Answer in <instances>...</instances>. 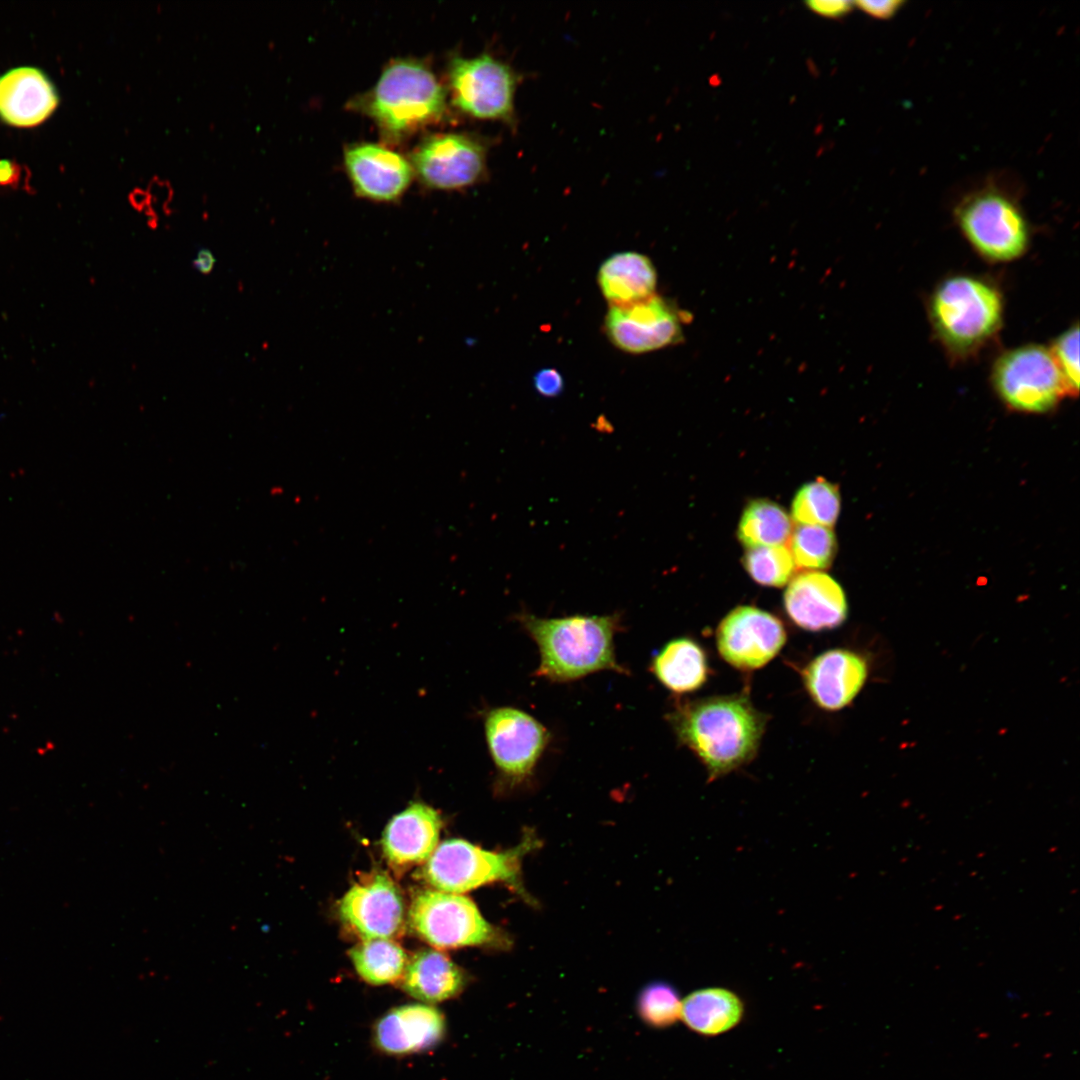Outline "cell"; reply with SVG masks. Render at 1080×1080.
Instances as JSON below:
<instances>
[{
	"label": "cell",
	"mask_w": 1080,
	"mask_h": 1080,
	"mask_svg": "<svg viewBox=\"0 0 1080 1080\" xmlns=\"http://www.w3.org/2000/svg\"><path fill=\"white\" fill-rule=\"evenodd\" d=\"M669 720L678 740L704 764L710 781L751 761L766 725V716L744 694L680 703Z\"/></svg>",
	"instance_id": "1"
},
{
	"label": "cell",
	"mask_w": 1080,
	"mask_h": 1080,
	"mask_svg": "<svg viewBox=\"0 0 1080 1080\" xmlns=\"http://www.w3.org/2000/svg\"><path fill=\"white\" fill-rule=\"evenodd\" d=\"M517 618L538 646V677L569 682L603 670L628 672L616 659L614 636L621 629V617L616 613L562 618L521 613Z\"/></svg>",
	"instance_id": "2"
},
{
	"label": "cell",
	"mask_w": 1080,
	"mask_h": 1080,
	"mask_svg": "<svg viewBox=\"0 0 1080 1080\" xmlns=\"http://www.w3.org/2000/svg\"><path fill=\"white\" fill-rule=\"evenodd\" d=\"M351 105L391 141L441 122L448 112L447 91L428 65L413 58L391 61L375 86Z\"/></svg>",
	"instance_id": "3"
},
{
	"label": "cell",
	"mask_w": 1080,
	"mask_h": 1080,
	"mask_svg": "<svg viewBox=\"0 0 1080 1080\" xmlns=\"http://www.w3.org/2000/svg\"><path fill=\"white\" fill-rule=\"evenodd\" d=\"M930 319L945 348L966 356L987 342L1000 328L1003 302L990 283L958 275L941 282L931 296Z\"/></svg>",
	"instance_id": "4"
},
{
	"label": "cell",
	"mask_w": 1080,
	"mask_h": 1080,
	"mask_svg": "<svg viewBox=\"0 0 1080 1080\" xmlns=\"http://www.w3.org/2000/svg\"><path fill=\"white\" fill-rule=\"evenodd\" d=\"M536 843L530 833L505 851L485 850L462 839L446 840L437 846L418 876L436 890L455 894L502 882L529 899L522 884L521 865Z\"/></svg>",
	"instance_id": "5"
},
{
	"label": "cell",
	"mask_w": 1080,
	"mask_h": 1080,
	"mask_svg": "<svg viewBox=\"0 0 1080 1080\" xmlns=\"http://www.w3.org/2000/svg\"><path fill=\"white\" fill-rule=\"evenodd\" d=\"M411 928L438 949L466 946L510 947L509 936L491 925L475 903L460 894L439 890L416 893L409 906Z\"/></svg>",
	"instance_id": "6"
},
{
	"label": "cell",
	"mask_w": 1080,
	"mask_h": 1080,
	"mask_svg": "<svg viewBox=\"0 0 1080 1080\" xmlns=\"http://www.w3.org/2000/svg\"><path fill=\"white\" fill-rule=\"evenodd\" d=\"M520 80L510 64L489 53L455 56L448 65V95L459 112L512 128L517 123L515 95Z\"/></svg>",
	"instance_id": "7"
},
{
	"label": "cell",
	"mask_w": 1080,
	"mask_h": 1080,
	"mask_svg": "<svg viewBox=\"0 0 1080 1080\" xmlns=\"http://www.w3.org/2000/svg\"><path fill=\"white\" fill-rule=\"evenodd\" d=\"M955 215L970 244L989 260L1016 259L1028 246L1029 229L1021 208L1007 192L996 187L968 195Z\"/></svg>",
	"instance_id": "8"
},
{
	"label": "cell",
	"mask_w": 1080,
	"mask_h": 1080,
	"mask_svg": "<svg viewBox=\"0 0 1080 1080\" xmlns=\"http://www.w3.org/2000/svg\"><path fill=\"white\" fill-rule=\"evenodd\" d=\"M992 378L1002 400L1025 412H1046L1067 395L1051 351L1039 345L1003 354L994 366Z\"/></svg>",
	"instance_id": "9"
},
{
	"label": "cell",
	"mask_w": 1080,
	"mask_h": 1080,
	"mask_svg": "<svg viewBox=\"0 0 1080 1080\" xmlns=\"http://www.w3.org/2000/svg\"><path fill=\"white\" fill-rule=\"evenodd\" d=\"M484 730L491 758L510 786L532 776L550 739L544 725L513 707L491 709L485 717Z\"/></svg>",
	"instance_id": "10"
},
{
	"label": "cell",
	"mask_w": 1080,
	"mask_h": 1080,
	"mask_svg": "<svg viewBox=\"0 0 1080 1080\" xmlns=\"http://www.w3.org/2000/svg\"><path fill=\"white\" fill-rule=\"evenodd\" d=\"M409 161L413 172L427 187L462 189L485 175L487 145L470 134L438 133L419 143Z\"/></svg>",
	"instance_id": "11"
},
{
	"label": "cell",
	"mask_w": 1080,
	"mask_h": 1080,
	"mask_svg": "<svg viewBox=\"0 0 1080 1080\" xmlns=\"http://www.w3.org/2000/svg\"><path fill=\"white\" fill-rule=\"evenodd\" d=\"M682 323L681 313L654 294L635 303L610 305L604 328L618 349L641 354L679 343Z\"/></svg>",
	"instance_id": "12"
},
{
	"label": "cell",
	"mask_w": 1080,
	"mask_h": 1080,
	"mask_svg": "<svg viewBox=\"0 0 1080 1080\" xmlns=\"http://www.w3.org/2000/svg\"><path fill=\"white\" fill-rule=\"evenodd\" d=\"M786 638V630L777 617L753 606H739L730 611L716 631L719 654L740 670L766 665L782 649Z\"/></svg>",
	"instance_id": "13"
},
{
	"label": "cell",
	"mask_w": 1080,
	"mask_h": 1080,
	"mask_svg": "<svg viewBox=\"0 0 1080 1080\" xmlns=\"http://www.w3.org/2000/svg\"><path fill=\"white\" fill-rule=\"evenodd\" d=\"M339 914L362 940L393 939L404 930L403 897L383 873H372L354 883L339 903Z\"/></svg>",
	"instance_id": "14"
},
{
	"label": "cell",
	"mask_w": 1080,
	"mask_h": 1080,
	"mask_svg": "<svg viewBox=\"0 0 1080 1080\" xmlns=\"http://www.w3.org/2000/svg\"><path fill=\"white\" fill-rule=\"evenodd\" d=\"M346 172L354 192L376 202L399 200L409 187L414 172L403 155L375 143H357L344 152Z\"/></svg>",
	"instance_id": "15"
},
{
	"label": "cell",
	"mask_w": 1080,
	"mask_h": 1080,
	"mask_svg": "<svg viewBox=\"0 0 1080 1080\" xmlns=\"http://www.w3.org/2000/svg\"><path fill=\"white\" fill-rule=\"evenodd\" d=\"M787 615L809 631L833 629L847 617V602L839 583L828 574L809 571L793 577L784 593Z\"/></svg>",
	"instance_id": "16"
},
{
	"label": "cell",
	"mask_w": 1080,
	"mask_h": 1080,
	"mask_svg": "<svg viewBox=\"0 0 1080 1080\" xmlns=\"http://www.w3.org/2000/svg\"><path fill=\"white\" fill-rule=\"evenodd\" d=\"M446 1034L444 1015L430 1004L413 1003L391 1009L373 1028L376 1048L393 1056L410 1055L437 1046Z\"/></svg>",
	"instance_id": "17"
},
{
	"label": "cell",
	"mask_w": 1080,
	"mask_h": 1080,
	"mask_svg": "<svg viewBox=\"0 0 1080 1080\" xmlns=\"http://www.w3.org/2000/svg\"><path fill=\"white\" fill-rule=\"evenodd\" d=\"M441 826L434 808L421 802L410 804L384 830L381 843L388 864L396 871H405L426 862L438 846Z\"/></svg>",
	"instance_id": "18"
},
{
	"label": "cell",
	"mask_w": 1080,
	"mask_h": 1080,
	"mask_svg": "<svg viewBox=\"0 0 1080 1080\" xmlns=\"http://www.w3.org/2000/svg\"><path fill=\"white\" fill-rule=\"evenodd\" d=\"M866 677L864 659L845 649L820 654L803 671L809 695L819 707L828 711L848 705L861 690Z\"/></svg>",
	"instance_id": "19"
},
{
	"label": "cell",
	"mask_w": 1080,
	"mask_h": 1080,
	"mask_svg": "<svg viewBox=\"0 0 1080 1080\" xmlns=\"http://www.w3.org/2000/svg\"><path fill=\"white\" fill-rule=\"evenodd\" d=\"M58 104L48 77L34 67H18L0 78V117L16 127H32L46 120Z\"/></svg>",
	"instance_id": "20"
},
{
	"label": "cell",
	"mask_w": 1080,
	"mask_h": 1080,
	"mask_svg": "<svg viewBox=\"0 0 1080 1080\" xmlns=\"http://www.w3.org/2000/svg\"><path fill=\"white\" fill-rule=\"evenodd\" d=\"M400 981L407 994L431 1005L460 994L466 984V977L444 953L422 949L408 960Z\"/></svg>",
	"instance_id": "21"
},
{
	"label": "cell",
	"mask_w": 1080,
	"mask_h": 1080,
	"mask_svg": "<svg viewBox=\"0 0 1080 1080\" xmlns=\"http://www.w3.org/2000/svg\"><path fill=\"white\" fill-rule=\"evenodd\" d=\"M597 280L610 305H625L654 295L657 274L647 256L625 251L611 255L601 264Z\"/></svg>",
	"instance_id": "22"
},
{
	"label": "cell",
	"mask_w": 1080,
	"mask_h": 1080,
	"mask_svg": "<svg viewBox=\"0 0 1080 1080\" xmlns=\"http://www.w3.org/2000/svg\"><path fill=\"white\" fill-rule=\"evenodd\" d=\"M650 669L664 687L676 694L699 689L709 673L704 650L685 637L666 643L653 657Z\"/></svg>",
	"instance_id": "23"
},
{
	"label": "cell",
	"mask_w": 1080,
	"mask_h": 1080,
	"mask_svg": "<svg viewBox=\"0 0 1080 1080\" xmlns=\"http://www.w3.org/2000/svg\"><path fill=\"white\" fill-rule=\"evenodd\" d=\"M742 1000L733 991L708 987L689 994L681 1003L680 1017L691 1030L707 1036L735 1027L743 1016Z\"/></svg>",
	"instance_id": "24"
},
{
	"label": "cell",
	"mask_w": 1080,
	"mask_h": 1080,
	"mask_svg": "<svg viewBox=\"0 0 1080 1080\" xmlns=\"http://www.w3.org/2000/svg\"><path fill=\"white\" fill-rule=\"evenodd\" d=\"M787 512L767 499L751 501L744 509L738 524L737 536L745 547L756 548L785 544L792 533Z\"/></svg>",
	"instance_id": "25"
},
{
	"label": "cell",
	"mask_w": 1080,
	"mask_h": 1080,
	"mask_svg": "<svg viewBox=\"0 0 1080 1080\" xmlns=\"http://www.w3.org/2000/svg\"><path fill=\"white\" fill-rule=\"evenodd\" d=\"M358 975L368 984L386 985L401 980L408 958L392 939H365L349 952Z\"/></svg>",
	"instance_id": "26"
},
{
	"label": "cell",
	"mask_w": 1080,
	"mask_h": 1080,
	"mask_svg": "<svg viewBox=\"0 0 1080 1080\" xmlns=\"http://www.w3.org/2000/svg\"><path fill=\"white\" fill-rule=\"evenodd\" d=\"M840 512V494L836 485L818 478L804 484L792 501L791 515L797 524L831 527Z\"/></svg>",
	"instance_id": "27"
},
{
	"label": "cell",
	"mask_w": 1080,
	"mask_h": 1080,
	"mask_svg": "<svg viewBox=\"0 0 1080 1080\" xmlns=\"http://www.w3.org/2000/svg\"><path fill=\"white\" fill-rule=\"evenodd\" d=\"M837 550L834 532L829 527L797 524L790 536V552L797 567L824 569L831 565Z\"/></svg>",
	"instance_id": "28"
},
{
	"label": "cell",
	"mask_w": 1080,
	"mask_h": 1080,
	"mask_svg": "<svg viewBox=\"0 0 1080 1080\" xmlns=\"http://www.w3.org/2000/svg\"><path fill=\"white\" fill-rule=\"evenodd\" d=\"M743 565L755 582L771 587L786 585L795 571L791 552L784 545L748 548Z\"/></svg>",
	"instance_id": "29"
},
{
	"label": "cell",
	"mask_w": 1080,
	"mask_h": 1080,
	"mask_svg": "<svg viewBox=\"0 0 1080 1080\" xmlns=\"http://www.w3.org/2000/svg\"><path fill=\"white\" fill-rule=\"evenodd\" d=\"M681 1000L678 991L669 983L655 981L647 984L637 998L641 1020L653 1028H666L680 1018Z\"/></svg>",
	"instance_id": "30"
},
{
	"label": "cell",
	"mask_w": 1080,
	"mask_h": 1080,
	"mask_svg": "<svg viewBox=\"0 0 1080 1080\" xmlns=\"http://www.w3.org/2000/svg\"><path fill=\"white\" fill-rule=\"evenodd\" d=\"M1051 353L1064 380L1067 395H1077L1079 391V328L1077 325L1057 338Z\"/></svg>",
	"instance_id": "31"
},
{
	"label": "cell",
	"mask_w": 1080,
	"mask_h": 1080,
	"mask_svg": "<svg viewBox=\"0 0 1080 1080\" xmlns=\"http://www.w3.org/2000/svg\"><path fill=\"white\" fill-rule=\"evenodd\" d=\"M536 391L544 397H556L564 388V380L560 372L554 368H543L533 377Z\"/></svg>",
	"instance_id": "32"
},
{
	"label": "cell",
	"mask_w": 1080,
	"mask_h": 1080,
	"mask_svg": "<svg viewBox=\"0 0 1080 1080\" xmlns=\"http://www.w3.org/2000/svg\"><path fill=\"white\" fill-rule=\"evenodd\" d=\"M806 6L814 13L830 18H839L848 14L854 6V2L843 0H812L807 1Z\"/></svg>",
	"instance_id": "33"
},
{
	"label": "cell",
	"mask_w": 1080,
	"mask_h": 1080,
	"mask_svg": "<svg viewBox=\"0 0 1080 1080\" xmlns=\"http://www.w3.org/2000/svg\"><path fill=\"white\" fill-rule=\"evenodd\" d=\"M903 4V1L898 0L854 2V5L866 14L879 19H888L894 16Z\"/></svg>",
	"instance_id": "34"
},
{
	"label": "cell",
	"mask_w": 1080,
	"mask_h": 1080,
	"mask_svg": "<svg viewBox=\"0 0 1080 1080\" xmlns=\"http://www.w3.org/2000/svg\"><path fill=\"white\" fill-rule=\"evenodd\" d=\"M22 176L21 166L13 160H0V185L11 186L19 183Z\"/></svg>",
	"instance_id": "35"
},
{
	"label": "cell",
	"mask_w": 1080,
	"mask_h": 1080,
	"mask_svg": "<svg viewBox=\"0 0 1080 1080\" xmlns=\"http://www.w3.org/2000/svg\"><path fill=\"white\" fill-rule=\"evenodd\" d=\"M216 263V258L208 248H200L196 254V258L192 261V266L195 270L201 274H209Z\"/></svg>",
	"instance_id": "36"
}]
</instances>
